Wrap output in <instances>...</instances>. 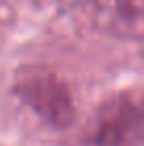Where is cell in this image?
I'll use <instances>...</instances> for the list:
<instances>
[{"mask_svg":"<svg viewBox=\"0 0 144 146\" xmlns=\"http://www.w3.org/2000/svg\"><path fill=\"white\" fill-rule=\"evenodd\" d=\"M13 91L28 108H32L53 127H66L74 121V102L70 89L51 70H21L13 85Z\"/></svg>","mask_w":144,"mask_h":146,"instance_id":"2","label":"cell"},{"mask_svg":"<svg viewBox=\"0 0 144 146\" xmlns=\"http://www.w3.org/2000/svg\"><path fill=\"white\" fill-rule=\"evenodd\" d=\"M106 9L119 30H144V0H106Z\"/></svg>","mask_w":144,"mask_h":146,"instance_id":"3","label":"cell"},{"mask_svg":"<svg viewBox=\"0 0 144 146\" xmlns=\"http://www.w3.org/2000/svg\"><path fill=\"white\" fill-rule=\"evenodd\" d=\"M144 114L129 95L102 102L83 131V146H140Z\"/></svg>","mask_w":144,"mask_h":146,"instance_id":"1","label":"cell"}]
</instances>
